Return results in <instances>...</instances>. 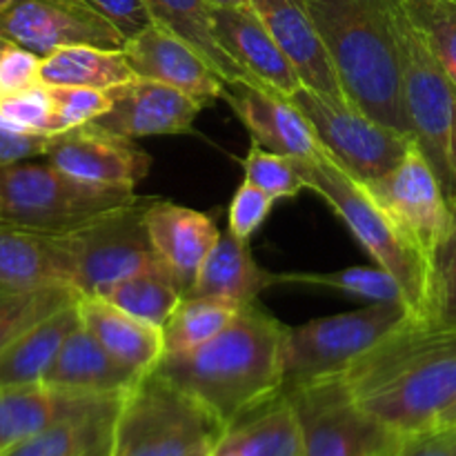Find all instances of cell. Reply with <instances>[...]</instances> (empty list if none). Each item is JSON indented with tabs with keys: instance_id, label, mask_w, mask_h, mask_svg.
<instances>
[{
	"instance_id": "obj_1",
	"label": "cell",
	"mask_w": 456,
	"mask_h": 456,
	"mask_svg": "<svg viewBox=\"0 0 456 456\" xmlns=\"http://www.w3.org/2000/svg\"><path fill=\"white\" fill-rule=\"evenodd\" d=\"M288 325L258 303L185 354H165L156 372L199 403L223 432L283 395V346Z\"/></svg>"
},
{
	"instance_id": "obj_2",
	"label": "cell",
	"mask_w": 456,
	"mask_h": 456,
	"mask_svg": "<svg viewBox=\"0 0 456 456\" xmlns=\"http://www.w3.org/2000/svg\"><path fill=\"white\" fill-rule=\"evenodd\" d=\"M341 377L354 399L396 432L428 430L456 401V330L405 321Z\"/></svg>"
},
{
	"instance_id": "obj_3",
	"label": "cell",
	"mask_w": 456,
	"mask_h": 456,
	"mask_svg": "<svg viewBox=\"0 0 456 456\" xmlns=\"http://www.w3.org/2000/svg\"><path fill=\"white\" fill-rule=\"evenodd\" d=\"M350 105L410 136L399 25L403 0H303ZM412 138V136H410Z\"/></svg>"
},
{
	"instance_id": "obj_4",
	"label": "cell",
	"mask_w": 456,
	"mask_h": 456,
	"mask_svg": "<svg viewBox=\"0 0 456 456\" xmlns=\"http://www.w3.org/2000/svg\"><path fill=\"white\" fill-rule=\"evenodd\" d=\"M294 160V159H292ZM303 183L310 191L325 200L332 212L347 225L354 239L379 267L390 272L403 289L405 303L414 321L423 323L430 288V263L401 234L390 214L374 200V196L343 172L321 147L319 156L310 160H294Z\"/></svg>"
},
{
	"instance_id": "obj_5",
	"label": "cell",
	"mask_w": 456,
	"mask_h": 456,
	"mask_svg": "<svg viewBox=\"0 0 456 456\" xmlns=\"http://www.w3.org/2000/svg\"><path fill=\"white\" fill-rule=\"evenodd\" d=\"M136 199L134 187L69 176L52 163L0 165V223L65 234Z\"/></svg>"
},
{
	"instance_id": "obj_6",
	"label": "cell",
	"mask_w": 456,
	"mask_h": 456,
	"mask_svg": "<svg viewBox=\"0 0 456 456\" xmlns=\"http://www.w3.org/2000/svg\"><path fill=\"white\" fill-rule=\"evenodd\" d=\"M221 435L199 403L154 370L120 401L110 456H194Z\"/></svg>"
},
{
	"instance_id": "obj_7",
	"label": "cell",
	"mask_w": 456,
	"mask_h": 456,
	"mask_svg": "<svg viewBox=\"0 0 456 456\" xmlns=\"http://www.w3.org/2000/svg\"><path fill=\"white\" fill-rule=\"evenodd\" d=\"M403 102L410 136L435 169L445 199L456 196V85L403 9L399 25Z\"/></svg>"
},
{
	"instance_id": "obj_8",
	"label": "cell",
	"mask_w": 456,
	"mask_h": 456,
	"mask_svg": "<svg viewBox=\"0 0 456 456\" xmlns=\"http://www.w3.org/2000/svg\"><path fill=\"white\" fill-rule=\"evenodd\" d=\"M410 319L412 314L401 303H370L361 310L288 328L283 346V392L343 374L374 343Z\"/></svg>"
},
{
	"instance_id": "obj_9",
	"label": "cell",
	"mask_w": 456,
	"mask_h": 456,
	"mask_svg": "<svg viewBox=\"0 0 456 456\" xmlns=\"http://www.w3.org/2000/svg\"><path fill=\"white\" fill-rule=\"evenodd\" d=\"M150 200L151 196H136L125 208L58 234L67 254V281L80 297H96L118 281L163 267L147 234Z\"/></svg>"
},
{
	"instance_id": "obj_10",
	"label": "cell",
	"mask_w": 456,
	"mask_h": 456,
	"mask_svg": "<svg viewBox=\"0 0 456 456\" xmlns=\"http://www.w3.org/2000/svg\"><path fill=\"white\" fill-rule=\"evenodd\" d=\"M283 395L301 421L305 456H392L405 436L368 412L341 374Z\"/></svg>"
},
{
	"instance_id": "obj_11",
	"label": "cell",
	"mask_w": 456,
	"mask_h": 456,
	"mask_svg": "<svg viewBox=\"0 0 456 456\" xmlns=\"http://www.w3.org/2000/svg\"><path fill=\"white\" fill-rule=\"evenodd\" d=\"M288 101L307 118L325 154L363 187L386 178L412 147V138L368 118L350 102H334L307 87Z\"/></svg>"
},
{
	"instance_id": "obj_12",
	"label": "cell",
	"mask_w": 456,
	"mask_h": 456,
	"mask_svg": "<svg viewBox=\"0 0 456 456\" xmlns=\"http://www.w3.org/2000/svg\"><path fill=\"white\" fill-rule=\"evenodd\" d=\"M365 190L390 214L410 245L432 263L452 227V208L421 150L412 142L403 160Z\"/></svg>"
},
{
	"instance_id": "obj_13",
	"label": "cell",
	"mask_w": 456,
	"mask_h": 456,
	"mask_svg": "<svg viewBox=\"0 0 456 456\" xmlns=\"http://www.w3.org/2000/svg\"><path fill=\"white\" fill-rule=\"evenodd\" d=\"M0 36L40 58L65 47L123 52L127 40L83 0H13L0 12Z\"/></svg>"
},
{
	"instance_id": "obj_14",
	"label": "cell",
	"mask_w": 456,
	"mask_h": 456,
	"mask_svg": "<svg viewBox=\"0 0 456 456\" xmlns=\"http://www.w3.org/2000/svg\"><path fill=\"white\" fill-rule=\"evenodd\" d=\"M45 159L69 176L102 185L136 187L151 167V156L132 138L107 132L96 123L52 134Z\"/></svg>"
},
{
	"instance_id": "obj_15",
	"label": "cell",
	"mask_w": 456,
	"mask_h": 456,
	"mask_svg": "<svg viewBox=\"0 0 456 456\" xmlns=\"http://www.w3.org/2000/svg\"><path fill=\"white\" fill-rule=\"evenodd\" d=\"M123 53L138 78L169 85L203 107L223 98L227 87V80L209 65L203 53L159 22L127 40Z\"/></svg>"
},
{
	"instance_id": "obj_16",
	"label": "cell",
	"mask_w": 456,
	"mask_h": 456,
	"mask_svg": "<svg viewBox=\"0 0 456 456\" xmlns=\"http://www.w3.org/2000/svg\"><path fill=\"white\" fill-rule=\"evenodd\" d=\"M111 107L94 123L125 138L176 136L190 134L203 110L187 94L150 78H132L110 89Z\"/></svg>"
},
{
	"instance_id": "obj_17",
	"label": "cell",
	"mask_w": 456,
	"mask_h": 456,
	"mask_svg": "<svg viewBox=\"0 0 456 456\" xmlns=\"http://www.w3.org/2000/svg\"><path fill=\"white\" fill-rule=\"evenodd\" d=\"M249 3L276 45L289 58L297 74L301 76L303 87L312 89L328 101L350 102L303 0H249Z\"/></svg>"
},
{
	"instance_id": "obj_18",
	"label": "cell",
	"mask_w": 456,
	"mask_h": 456,
	"mask_svg": "<svg viewBox=\"0 0 456 456\" xmlns=\"http://www.w3.org/2000/svg\"><path fill=\"white\" fill-rule=\"evenodd\" d=\"M223 101L239 116L258 145L294 160L319 156L321 145L305 116L288 98L265 85L227 83Z\"/></svg>"
},
{
	"instance_id": "obj_19",
	"label": "cell",
	"mask_w": 456,
	"mask_h": 456,
	"mask_svg": "<svg viewBox=\"0 0 456 456\" xmlns=\"http://www.w3.org/2000/svg\"><path fill=\"white\" fill-rule=\"evenodd\" d=\"M212 29L223 52L256 83L288 98L301 87L289 58L249 7H212Z\"/></svg>"
},
{
	"instance_id": "obj_20",
	"label": "cell",
	"mask_w": 456,
	"mask_h": 456,
	"mask_svg": "<svg viewBox=\"0 0 456 456\" xmlns=\"http://www.w3.org/2000/svg\"><path fill=\"white\" fill-rule=\"evenodd\" d=\"M145 225L156 256L187 297L205 256L221 236L216 223L208 214L151 196Z\"/></svg>"
},
{
	"instance_id": "obj_21",
	"label": "cell",
	"mask_w": 456,
	"mask_h": 456,
	"mask_svg": "<svg viewBox=\"0 0 456 456\" xmlns=\"http://www.w3.org/2000/svg\"><path fill=\"white\" fill-rule=\"evenodd\" d=\"M118 399L120 396H96L58 390L47 383L0 387V452L58 426V423L96 412Z\"/></svg>"
},
{
	"instance_id": "obj_22",
	"label": "cell",
	"mask_w": 456,
	"mask_h": 456,
	"mask_svg": "<svg viewBox=\"0 0 456 456\" xmlns=\"http://www.w3.org/2000/svg\"><path fill=\"white\" fill-rule=\"evenodd\" d=\"M141 379L111 356L83 323H78L62 343L43 383L78 395L123 396Z\"/></svg>"
},
{
	"instance_id": "obj_23",
	"label": "cell",
	"mask_w": 456,
	"mask_h": 456,
	"mask_svg": "<svg viewBox=\"0 0 456 456\" xmlns=\"http://www.w3.org/2000/svg\"><path fill=\"white\" fill-rule=\"evenodd\" d=\"M78 316L101 346L138 377L154 372L165 356L163 330L134 319L105 298L80 297Z\"/></svg>"
},
{
	"instance_id": "obj_24",
	"label": "cell",
	"mask_w": 456,
	"mask_h": 456,
	"mask_svg": "<svg viewBox=\"0 0 456 456\" xmlns=\"http://www.w3.org/2000/svg\"><path fill=\"white\" fill-rule=\"evenodd\" d=\"M274 283L276 274L258 267L248 240L227 230L221 232L216 245L205 256L187 297L218 298L245 307L256 303L258 294Z\"/></svg>"
},
{
	"instance_id": "obj_25",
	"label": "cell",
	"mask_w": 456,
	"mask_h": 456,
	"mask_svg": "<svg viewBox=\"0 0 456 456\" xmlns=\"http://www.w3.org/2000/svg\"><path fill=\"white\" fill-rule=\"evenodd\" d=\"M56 283L69 285L61 236L0 223V288L29 289Z\"/></svg>"
},
{
	"instance_id": "obj_26",
	"label": "cell",
	"mask_w": 456,
	"mask_h": 456,
	"mask_svg": "<svg viewBox=\"0 0 456 456\" xmlns=\"http://www.w3.org/2000/svg\"><path fill=\"white\" fill-rule=\"evenodd\" d=\"M80 298V297H78ZM80 323L78 301L53 312L0 352V387L43 383L62 343Z\"/></svg>"
},
{
	"instance_id": "obj_27",
	"label": "cell",
	"mask_w": 456,
	"mask_h": 456,
	"mask_svg": "<svg viewBox=\"0 0 456 456\" xmlns=\"http://www.w3.org/2000/svg\"><path fill=\"white\" fill-rule=\"evenodd\" d=\"M120 401L123 396L96 412L58 423L0 456H110Z\"/></svg>"
},
{
	"instance_id": "obj_28",
	"label": "cell",
	"mask_w": 456,
	"mask_h": 456,
	"mask_svg": "<svg viewBox=\"0 0 456 456\" xmlns=\"http://www.w3.org/2000/svg\"><path fill=\"white\" fill-rule=\"evenodd\" d=\"M223 435L243 456H305L301 421L288 395L267 401Z\"/></svg>"
},
{
	"instance_id": "obj_29",
	"label": "cell",
	"mask_w": 456,
	"mask_h": 456,
	"mask_svg": "<svg viewBox=\"0 0 456 456\" xmlns=\"http://www.w3.org/2000/svg\"><path fill=\"white\" fill-rule=\"evenodd\" d=\"M136 78L123 52L80 45L49 53L40 61V83L110 92Z\"/></svg>"
},
{
	"instance_id": "obj_30",
	"label": "cell",
	"mask_w": 456,
	"mask_h": 456,
	"mask_svg": "<svg viewBox=\"0 0 456 456\" xmlns=\"http://www.w3.org/2000/svg\"><path fill=\"white\" fill-rule=\"evenodd\" d=\"M154 22L163 25L172 34L181 36L185 43L208 58L209 65L227 80V83H254L261 85L245 74L216 43L212 29V4L208 0H147Z\"/></svg>"
},
{
	"instance_id": "obj_31",
	"label": "cell",
	"mask_w": 456,
	"mask_h": 456,
	"mask_svg": "<svg viewBox=\"0 0 456 456\" xmlns=\"http://www.w3.org/2000/svg\"><path fill=\"white\" fill-rule=\"evenodd\" d=\"M96 297L105 298L111 305L120 307L123 312L132 314L134 319L142 321L154 328H165L169 316L183 301V292L165 267L159 270L141 272L129 279L110 285Z\"/></svg>"
},
{
	"instance_id": "obj_32",
	"label": "cell",
	"mask_w": 456,
	"mask_h": 456,
	"mask_svg": "<svg viewBox=\"0 0 456 456\" xmlns=\"http://www.w3.org/2000/svg\"><path fill=\"white\" fill-rule=\"evenodd\" d=\"M240 307L218 298L183 297L163 328L165 354H185L212 341L239 316Z\"/></svg>"
},
{
	"instance_id": "obj_33",
	"label": "cell",
	"mask_w": 456,
	"mask_h": 456,
	"mask_svg": "<svg viewBox=\"0 0 456 456\" xmlns=\"http://www.w3.org/2000/svg\"><path fill=\"white\" fill-rule=\"evenodd\" d=\"M78 297L74 288L61 283L29 289L0 288V352L53 312L78 301Z\"/></svg>"
},
{
	"instance_id": "obj_34",
	"label": "cell",
	"mask_w": 456,
	"mask_h": 456,
	"mask_svg": "<svg viewBox=\"0 0 456 456\" xmlns=\"http://www.w3.org/2000/svg\"><path fill=\"white\" fill-rule=\"evenodd\" d=\"M276 283L314 285L346 292L350 297L365 298L370 303H401L408 307L403 289L395 276L383 267H347L338 272H292V274H276Z\"/></svg>"
},
{
	"instance_id": "obj_35",
	"label": "cell",
	"mask_w": 456,
	"mask_h": 456,
	"mask_svg": "<svg viewBox=\"0 0 456 456\" xmlns=\"http://www.w3.org/2000/svg\"><path fill=\"white\" fill-rule=\"evenodd\" d=\"M410 22L456 85V0H403Z\"/></svg>"
},
{
	"instance_id": "obj_36",
	"label": "cell",
	"mask_w": 456,
	"mask_h": 456,
	"mask_svg": "<svg viewBox=\"0 0 456 456\" xmlns=\"http://www.w3.org/2000/svg\"><path fill=\"white\" fill-rule=\"evenodd\" d=\"M450 208L452 227L430 263V288L423 319V325L436 330H456V196Z\"/></svg>"
},
{
	"instance_id": "obj_37",
	"label": "cell",
	"mask_w": 456,
	"mask_h": 456,
	"mask_svg": "<svg viewBox=\"0 0 456 456\" xmlns=\"http://www.w3.org/2000/svg\"><path fill=\"white\" fill-rule=\"evenodd\" d=\"M243 165L245 181L252 183L254 187H258L276 200L294 199V196L301 194V190H307L292 159L276 154V151L258 145L256 141H252V145H249Z\"/></svg>"
},
{
	"instance_id": "obj_38",
	"label": "cell",
	"mask_w": 456,
	"mask_h": 456,
	"mask_svg": "<svg viewBox=\"0 0 456 456\" xmlns=\"http://www.w3.org/2000/svg\"><path fill=\"white\" fill-rule=\"evenodd\" d=\"M47 92L52 98L53 134L94 123L111 107L110 94L101 89L47 85Z\"/></svg>"
},
{
	"instance_id": "obj_39",
	"label": "cell",
	"mask_w": 456,
	"mask_h": 456,
	"mask_svg": "<svg viewBox=\"0 0 456 456\" xmlns=\"http://www.w3.org/2000/svg\"><path fill=\"white\" fill-rule=\"evenodd\" d=\"M0 116L16 132L53 134L52 98L47 85H36L27 92L0 96Z\"/></svg>"
},
{
	"instance_id": "obj_40",
	"label": "cell",
	"mask_w": 456,
	"mask_h": 456,
	"mask_svg": "<svg viewBox=\"0 0 456 456\" xmlns=\"http://www.w3.org/2000/svg\"><path fill=\"white\" fill-rule=\"evenodd\" d=\"M276 199L254 187L252 183L243 181V185L236 190L234 199L230 203V214H227V230L239 239L249 240V236L265 223L274 208Z\"/></svg>"
},
{
	"instance_id": "obj_41",
	"label": "cell",
	"mask_w": 456,
	"mask_h": 456,
	"mask_svg": "<svg viewBox=\"0 0 456 456\" xmlns=\"http://www.w3.org/2000/svg\"><path fill=\"white\" fill-rule=\"evenodd\" d=\"M40 61L38 53L9 45L0 53V96L27 92L40 85Z\"/></svg>"
},
{
	"instance_id": "obj_42",
	"label": "cell",
	"mask_w": 456,
	"mask_h": 456,
	"mask_svg": "<svg viewBox=\"0 0 456 456\" xmlns=\"http://www.w3.org/2000/svg\"><path fill=\"white\" fill-rule=\"evenodd\" d=\"M83 3H87L110 25H114L125 36V40L136 38L147 27L154 25L147 0H83Z\"/></svg>"
},
{
	"instance_id": "obj_43",
	"label": "cell",
	"mask_w": 456,
	"mask_h": 456,
	"mask_svg": "<svg viewBox=\"0 0 456 456\" xmlns=\"http://www.w3.org/2000/svg\"><path fill=\"white\" fill-rule=\"evenodd\" d=\"M392 456H456V426H432L405 435Z\"/></svg>"
},
{
	"instance_id": "obj_44",
	"label": "cell",
	"mask_w": 456,
	"mask_h": 456,
	"mask_svg": "<svg viewBox=\"0 0 456 456\" xmlns=\"http://www.w3.org/2000/svg\"><path fill=\"white\" fill-rule=\"evenodd\" d=\"M49 141H52V134L16 132L0 116V165H12L29 160L34 156H45Z\"/></svg>"
},
{
	"instance_id": "obj_45",
	"label": "cell",
	"mask_w": 456,
	"mask_h": 456,
	"mask_svg": "<svg viewBox=\"0 0 456 456\" xmlns=\"http://www.w3.org/2000/svg\"><path fill=\"white\" fill-rule=\"evenodd\" d=\"M208 456H243V452H240V450L236 448L225 435H221L216 441H214V445L209 448Z\"/></svg>"
},
{
	"instance_id": "obj_46",
	"label": "cell",
	"mask_w": 456,
	"mask_h": 456,
	"mask_svg": "<svg viewBox=\"0 0 456 456\" xmlns=\"http://www.w3.org/2000/svg\"><path fill=\"white\" fill-rule=\"evenodd\" d=\"M436 426H456V401L441 414V419L436 421Z\"/></svg>"
},
{
	"instance_id": "obj_47",
	"label": "cell",
	"mask_w": 456,
	"mask_h": 456,
	"mask_svg": "<svg viewBox=\"0 0 456 456\" xmlns=\"http://www.w3.org/2000/svg\"><path fill=\"white\" fill-rule=\"evenodd\" d=\"M212 7H249V0H208Z\"/></svg>"
},
{
	"instance_id": "obj_48",
	"label": "cell",
	"mask_w": 456,
	"mask_h": 456,
	"mask_svg": "<svg viewBox=\"0 0 456 456\" xmlns=\"http://www.w3.org/2000/svg\"><path fill=\"white\" fill-rule=\"evenodd\" d=\"M9 45H12V43H9V40H4V38H3V36H0V53H3V52H4V49H7V47H9Z\"/></svg>"
},
{
	"instance_id": "obj_49",
	"label": "cell",
	"mask_w": 456,
	"mask_h": 456,
	"mask_svg": "<svg viewBox=\"0 0 456 456\" xmlns=\"http://www.w3.org/2000/svg\"><path fill=\"white\" fill-rule=\"evenodd\" d=\"M12 3L13 0H0V12H3V9H7Z\"/></svg>"
},
{
	"instance_id": "obj_50",
	"label": "cell",
	"mask_w": 456,
	"mask_h": 456,
	"mask_svg": "<svg viewBox=\"0 0 456 456\" xmlns=\"http://www.w3.org/2000/svg\"><path fill=\"white\" fill-rule=\"evenodd\" d=\"M208 452H209V448L205 450V452H199V454H194V456H208Z\"/></svg>"
}]
</instances>
